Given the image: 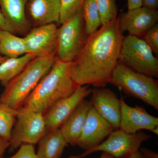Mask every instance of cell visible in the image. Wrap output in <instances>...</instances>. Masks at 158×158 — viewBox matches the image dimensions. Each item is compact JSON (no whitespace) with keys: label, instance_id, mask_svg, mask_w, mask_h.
Here are the masks:
<instances>
[{"label":"cell","instance_id":"cell-1","mask_svg":"<svg viewBox=\"0 0 158 158\" xmlns=\"http://www.w3.org/2000/svg\"><path fill=\"white\" fill-rule=\"evenodd\" d=\"M123 37L118 18L89 36L69 66V75L77 85L98 88L109 83L119 60Z\"/></svg>","mask_w":158,"mask_h":158},{"label":"cell","instance_id":"cell-2","mask_svg":"<svg viewBox=\"0 0 158 158\" xmlns=\"http://www.w3.org/2000/svg\"><path fill=\"white\" fill-rule=\"evenodd\" d=\"M70 63L56 58L50 70L26 99L23 106L44 115L55 103L73 93L79 86L69 75Z\"/></svg>","mask_w":158,"mask_h":158},{"label":"cell","instance_id":"cell-3","mask_svg":"<svg viewBox=\"0 0 158 158\" xmlns=\"http://www.w3.org/2000/svg\"><path fill=\"white\" fill-rule=\"evenodd\" d=\"M56 59V56L34 58L5 86L0 96V102L15 110L23 106L26 99L49 71Z\"/></svg>","mask_w":158,"mask_h":158},{"label":"cell","instance_id":"cell-4","mask_svg":"<svg viewBox=\"0 0 158 158\" xmlns=\"http://www.w3.org/2000/svg\"><path fill=\"white\" fill-rule=\"evenodd\" d=\"M109 83L158 110V83L153 77L135 71L119 61Z\"/></svg>","mask_w":158,"mask_h":158},{"label":"cell","instance_id":"cell-5","mask_svg":"<svg viewBox=\"0 0 158 158\" xmlns=\"http://www.w3.org/2000/svg\"><path fill=\"white\" fill-rule=\"evenodd\" d=\"M61 25L57 30L56 57L63 62H72L89 37L85 30L82 9Z\"/></svg>","mask_w":158,"mask_h":158},{"label":"cell","instance_id":"cell-6","mask_svg":"<svg viewBox=\"0 0 158 158\" xmlns=\"http://www.w3.org/2000/svg\"><path fill=\"white\" fill-rule=\"evenodd\" d=\"M119 61L135 71L158 77V59L144 39L140 37L130 35L123 37Z\"/></svg>","mask_w":158,"mask_h":158},{"label":"cell","instance_id":"cell-7","mask_svg":"<svg viewBox=\"0 0 158 158\" xmlns=\"http://www.w3.org/2000/svg\"><path fill=\"white\" fill-rule=\"evenodd\" d=\"M17 110L16 121L9 141V152L23 144H37L48 131L42 113L24 106Z\"/></svg>","mask_w":158,"mask_h":158},{"label":"cell","instance_id":"cell-8","mask_svg":"<svg viewBox=\"0 0 158 158\" xmlns=\"http://www.w3.org/2000/svg\"><path fill=\"white\" fill-rule=\"evenodd\" d=\"M151 137L150 135L141 131L131 134L120 129L114 130L97 146L78 155L70 156L68 158H83L98 152L106 153L114 158L124 157L139 151L142 143L149 140Z\"/></svg>","mask_w":158,"mask_h":158},{"label":"cell","instance_id":"cell-9","mask_svg":"<svg viewBox=\"0 0 158 158\" xmlns=\"http://www.w3.org/2000/svg\"><path fill=\"white\" fill-rule=\"evenodd\" d=\"M89 85L79 86L73 93L58 101L43 115L48 131L59 129L73 110L91 93Z\"/></svg>","mask_w":158,"mask_h":158},{"label":"cell","instance_id":"cell-10","mask_svg":"<svg viewBox=\"0 0 158 158\" xmlns=\"http://www.w3.org/2000/svg\"><path fill=\"white\" fill-rule=\"evenodd\" d=\"M120 99L121 117L119 129L131 134L146 130L158 135V117L150 115L141 106H129L122 96Z\"/></svg>","mask_w":158,"mask_h":158},{"label":"cell","instance_id":"cell-11","mask_svg":"<svg viewBox=\"0 0 158 158\" xmlns=\"http://www.w3.org/2000/svg\"><path fill=\"white\" fill-rule=\"evenodd\" d=\"M57 30L55 23L32 28L23 37L29 53L36 57L56 56Z\"/></svg>","mask_w":158,"mask_h":158},{"label":"cell","instance_id":"cell-12","mask_svg":"<svg viewBox=\"0 0 158 158\" xmlns=\"http://www.w3.org/2000/svg\"><path fill=\"white\" fill-rule=\"evenodd\" d=\"M90 94V101L94 110L114 130L119 129L121 117L120 99L112 90L104 87L94 88Z\"/></svg>","mask_w":158,"mask_h":158},{"label":"cell","instance_id":"cell-13","mask_svg":"<svg viewBox=\"0 0 158 158\" xmlns=\"http://www.w3.org/2000/svg\"><path fill=\"white\" fill-rule=\"evenodd\" d=\"M114 129L91 106L77 145L82 149H90L104 141Z\"/></svg>","mask_w":158,"mask_h":158},{"label":"cell","instance_id":"cell-14","mask_svg":"<svg viewBox=\"0 0 158 158\" xmlns=\"http://www.w3.org/2000/svg\"><path fill=\"white\" fill-rule=\"evenodd\" d=\"M122 32L127 31L129 35L140 37L144 35L158 19V12L142 7L128 10L118 18Z\"/></svg>","mask_w":158,"mask_h":158},{"label":"cell","instance_id":"cell-15","mask_svg":"<svg viewBox=\"0 0 158 158\" xmlns=\"http://www.w3.org/2000/svg\"><path fill=\"white\" fill-rule=\"evenodd\" d=\"M59 0H28L26 7L27 18L32 27L59 22Z\"/></svg>","mask_w":158,"mask_h":158},{"label":"cell","instance_id":"cell-16","mask_svg":"<svg viewBox=\"0 0 158 158\" xmlns=\"http://www.w3.org/2000/svg\"><path fill=\"white\" fill-rule=\"evenodd\" d=\"M91 106L90 101L83 100L59 128L67 144L77 145Z\"/></svg>","mask_w":158,"mask_h":158},{"label":"cell","instance_id":"cell-17","mask_svg":"<svg viewBox=\"0 0 158 158\" xmlns=\"http://www.w3.org/2000/svg\"><path fill=\"white\" fill-rule=\"evenodd\" d=\"M28 0H0L1 11L17 34L25 36L32 28L27 18L26 7Z\"/></svg>","mask_w":158,"mask_h":158},{"label":"cell","instance_id":"cell-18","mask_svg":"<svg viewBox=\"0 0 158 158\" xmlns=\"http://www.w3.org/2000/svg\"><path fill=\"white\" fill-rule=\"evenodd\" d=\"M38 143V158H60L68 144L59 128L48 131Z\"/></svg>","mask_w":158,"mask_h":158},{"label":"cell","instance_id":"cell-19","mask_svg":"<svg viewBox=\"0 0 158 158\" xmlns=\"http://www.w3.org/2000/svg\"><path fill=\"white\" fill-rule=\"evenodd\" d=\"M30 53L23 37L8 31L0 32V54L10 58H16Z\"/></svg>","mask_w":158,"mask_h":158},{"label":"cell","instance_id":"cell-20","mask_svg":"<svg viewBox=\"0 0 158 158\" xmlns=\"http://www.w3.org/2000/svg\"><path fill=\"white\" fill-rule=\"evenodd\" d=\"M36 56L27 53L16 58H8L0 64V82L5 86L20 73L27 65Z\"/></svg>","mask_w":158,"mask_h":158},{"label":"cell","instance_id":"cell-21","mask_svg":"<svg viewBox=\"0 0 158 158\" xmlns=\"http://www.w3.org/2000/svg\"><path fill=\"white\" fill-rule=\"evenodd\" d=\"M82 11L85 30L87 34L90 36L102 27L99 13L95 0H85Z\"/></svg>","mask_w":158,"mask_h":158},{"label":"cell","instance_id":"cell-22","mask_svg":"<svg viewBox=\"0 0 158 158\" xmlns=\"http://www.w3.org/2000/svg\"><path fill=\"white\" fill-rule=\"evenodd\" d=\"M17 110L0 102V137L10 141Z\"/></svg>","mask_w":158,"mask_h":158},{"label":"cell","instance_id":"cell-23","mask_svg":"<svg viewBox=\"0 0 158 158\" xmlns=\"http://www.w3.org/2000/svg\"><path fill=\"white\" fill-rule=\"evenodd\" d=\"M99 13L102 26L105 25L117 18V9L116 0H95Z\"/></svg>","mask_w":158,"mask_h":158},{"label":"cell","instance_id":"cell-24","mask_svg":"<svg viewBox=\"0 0 158 158\" xmlns=\"http://www.w3.org/2000/svg\"><path fill=\"white\" fill-rule=\"evenodd\" d=\"M85 0H59V23L62 24L74 16L83 8Z\"/></svg>","mask_w":158,"mask_h":158},{"label":"cell","instance_id":"cell-25","mask_svg":"<svg viewBox=\"0 0 158 158\" xmlns=\"http://www.w3.org/2000/svg\"><path fill=\"white\" fill-rule=\"evenodd\" d=\"M144 40L156 55L158 54V25L156 23L144 34Z\"/></svg>","mask_w":158,"mask_h":158},{"label":"cell","instance_id":"cell-26","mask_svg":"<svg viewBox=\"0 0 158 158\" xmlns=\"http://www.w3.org/2000/svg\"><path fill=\"white\" fill-rule=\"evenodd\" d=\"M1 158H38L35 152L34 144H22L19 149L14 155L10 157Z\"/></svg>","mask_w":158,"mask_h":158},{"label":"cell","instance_id":"cell-27","mask_svg":"<svg viewBox=\"0 0 158 158\" xmlns=\"http://www.w3.org/2000/svg\"><path fill=\"white\" fill-rule=\"evenodd\" d=\"M2 31H8L13 34H17L16 31L8 22L0 10V32Z\"/></svg>","mask_w":158,"mask_h":158},{"label":"cell","instance_id":"cell-28","mask_svg":"<svg viewBox=\"0 0 158 158\" xmlns=\"http://www.w3.org/2000/svg\"><path fill=\"white\" fill-rule=\"evenodd\" d=\"M139 151L144 158H158L157 152L146 148H141Z\"/></svg>","mask_w":158,"mask_h":158},{"label":"cell","instance_id":"cell-29","mask_svg":"<svg viewBox=\"0 0 158 158\" xmlns=\"http://www.w3.org/2000/svg\"><path fill=\"white\" fill-rule=\"evenodd\" d=\"M142 6L153 10H156L158 6V0H143Z\"/></svg>","mask_w":158,"mask_h":158},{"label":"cell","instance_id":"cell-30","mask_svg":"<svg viewBox=\"0 0 158 158\" xmlns=\"http://www.w3.org/2000/svg\"><path fill=\"white\" fill-rule=\"evenodd\" d=\"M9 141L0 137V158L2 157L6 150L9 148Z\"/></svg>","mask_w":158,"mask_h":158},{"label":"cell","instance_id":"cell-31","mask_svg":"<svg viewBox=\"0 0 158 158\" xmlns=\"http://www.w3.org/2000/svg\"><path fill=\"white\" fill-rule=\"evenodd\" d=\"M143 0H127L128 9H136L142 6Z\"/></svg>","mask_w":158,"mask_h":158},{"label":"cell","instance_id":"cell-32","mask_svg":"<svg viewBox=\"0 0 158 158\" xmlns=\"http://www.w3.org/2000/svg\"><path fill=\"white\" fill-rule=\"evenodd\" d=\"M120 158H144V156L142 155L141 152H139V151L135 152L129 155L126 156L124 157Z\"/></svg>","mask_w":158,"mask_h":158},{"label":"cell","instance_id":"cell-33","mask_svg":"<svg viewBox=\"0 0 158 158\" xmlns=\"http://www.w3.org/2000/svg\"><path fill=\"white\" fill-rule=\"evenodd\" d=\"M99 158H114L113 156L110 155L106 153L103 152Z\"/></svg>","mask_w":158,"mask_h":158},{"label":"cell","instance_id":"cell-34","mask_svg":"<svg viewBox=\"0 0 158 158\" xmlns=\"http://www.w3.org/2000/svg\"><path fill=\"white\" fill-rule=\"evenodd\" d=\"M7 58H8V57L3 56H1V55H0V64L2 63L3 62H4Z\"/></svg>","mask_w":158,"mask_h":158}]
</instances>
